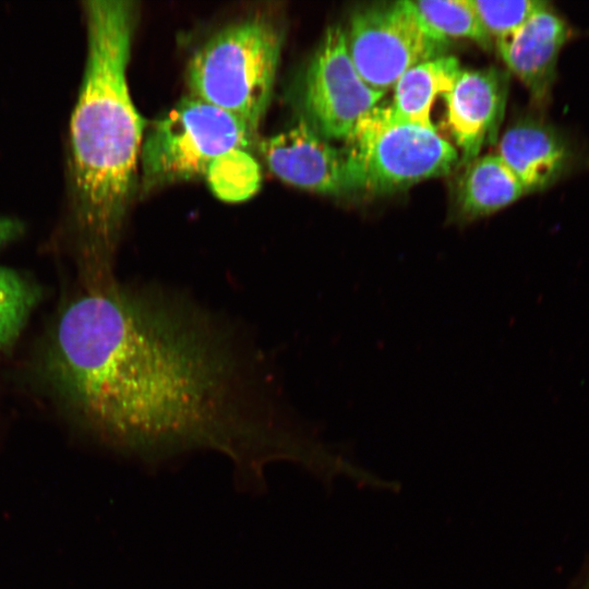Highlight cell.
<instances>
[{
  "mask_svg": "<svg viewBox=\"0 0 589 589\" xmlns=\"http://www.w3.org/2000/svg\"><path fill=\"white\" fill-rule=\"evenodd\" d=\"M38 300L33 281L0 265V349L17 338Z\"/></svg>",
  "mask_w": 589,
  "mask_h": 589,
  "instance_id": "2e32d148",
  "label": "cell"
},
{
  "mask_svg": "<svg viewBox=\"0 0 589 589\" xmlns=\"http://www.w3.org/2000/svg\"><path fill=\"white\" fill-rule=\"evenodd\" d=\"M259 147L268 168L289 184L329 196L353 193L344 149L302 120Z\"/></svg>",
  "mask_w": 589,
  "mask_h": 589,
  "instance_id": "ba28073f",
  "label": "cell"
},
{
  "mask_svg": "<svg viewBox=\"0 0 589 589\" xmlns=\"http://www.w3.org/2000/svg\"><path fill=\"white\" fill-rule=\"evenodd\" d=\"M471 2L484 29L495 40L513 33L537 12L549 7L548 2L540 0H471Z\"/></svg>",
  "mask_w": 589,
  "mask_h": 589,
  "instance_id": "e0dca14e",
  "label": "cell"
},
{
  "mask_svg": "<svg viewBox=\"0 0 589 589\" xmlns=\"http://www.w3.org/2000/svg\"><path fill=\"white\" fill-rule=\"evenodd\" d=\"M527 193L544 190L566 171L570 159L565 139L550 124L524 119L500 139L497 153Z\"/></svg>",
  "mask_w": 589,
  "mask_h": 589,
  "instance_id": "8fae6325",
  "label": "cell"
},
{
  "mask_svg": "<svg viewBox=\"0 0 589 589\" xmlns=\"http://www.w3.org/2000/svg\"><path fill=\"white\" fill-rule=\"evenodd\" d=\"M251 358L200 306L113 280L85 286L63 310L50 370L84 424L124 456L152 468L216 450L239 486L263 491L267 465L313 471L324 446L275 408Z\"/></svg>",
  "mask_w": 589,
  "mask_h": 589,
  "instance_id": "6da1fadb",
  "label": "cell"
},
{
  "mask_svg": "<svg viewBox=\"0 0 589 589\" xmlns=\"http://www.w3.org/2000/svg\"><path fill=\"white\" fill-rule=\"evenodd\" d=\"M461 71L459 60L447 55L410 68L394 84L390 107L410 122L436 129L431 120L433 101L452 91Z\"/></svg>",
  "mask_w": 589,
  "mask_h": 589,
  "instance_id": "4fadbf2b",
  "label": "cell"
},
{
  "mask_svg": "<svg viewBox=\"0 0 589 589\" xmlns=\"http://www.w3.org/2000/svg\"><path fill=\"white\" fill-rule=\"evenodd\" d=\"M507 89L508 74L491 67L461 71L452 91L443 95L447 125L460 151V165H469L484 144L496 141Z\"/></svg>",
  "mask_w": 589,
  "mask_h": 589,
  "instance_id": "9c48e42d",
  "label": "cell"
},
{
  "mask_svg": "<svg viewBox=\"0 0 589 589\" xmlns=\"http://www.w3.org/2000/svg\"><path fill=\"white\" fill-rule=\"evenodd\" d=\"M212 191L227 202H240L256 192L260 166L244 149L231 151L213 161L206 172Z\"/></svg>",
  "mask_w": 589,
  "mask_h": 589,
  "instance_id": "9a60e30c",
  "label": "cell"
},
{
  "mask_svg": "<svg viewBox=\"0 0 589 589\" xmlns=\"http://www.w3.org/2000/svg\"><path fill=\"white\" fill-rule=\"evenodd\" d=\"M284 38L279 23L263 14L221 27L188 61L189 95L232 115L256 133L271 104Z\"/></svg>",
  "mask_w": 589,
  "mask_h": 589,
  "instance_id": "3957f363",
  "label": "cell"
},
{
  "mask_svg": "<svg viewBox=\"0 0 589 589\" xmlns=\"http://www.w3.org/2000/svg\"><path fill=\"white\" fill-rule=\"evenodd\" d=\"M568 36L565 21L548 7L513 33L497 38L495 45L508 70L534 100L543 101L550 94L558 53Z\"/></svg>",
  "mask_w": 589,
  "mask_h": 589,
  "instance_id": "30bf717a",
  "label": "cell"
},
{
  "mask_svg": "<svg viewBox=\"0 0 589 589\" xmlns=\"http://www.w3.org/2000/svg\"><path fill=\"white\" fill-rule=\"evenodd\" d=\"M17 220L0 218V245L5 244L16 238L21 231Z\"/></svg>",
  "mask_w": 589,
  "mask_h": 589,
  "instance_id": "ac0fdd59",
  "label": "cell"
},
{
  "mask_svg": "<svg viewBox=\"0 0 589 589\" xmlns=\"http://www.w3.org/2000/svg\"><path fill=\"white\" fill-rule=\"evenodd\" d=\"M423 23L437 36L467 38L484 49H491L493 39L484 29L471 0L410 1Z\"/></svg>",
  "mask_w": 589,
  "mask_h": 589,
  "instance_id": "5bb4252c",
  "label": "cell"
},
{
  "mask_svg": "<svg viewBox=\"0 0 589 589\" xmlns=\"http://www.w3.org/2000/svg\"><path fill=\"white\" fill-rule=\"evenodd\" d=\"M255 135L238 118L188 94L147 124L140 153L141 189L148 192L206 176L218 157L250 149Z\"/></svg>",
  "mask_w": 589,
  "mask_h": 589,
  "instance_id": "5b68a950",
  "label": "cell"
},
{
  "mask_svg": "<svg viewBox=\"0 0 589 589\" xmlns=\"http://www.w3.org/2000/svg\"><path fill=\"white\" fill-rule=\"evenodd\" d=\"M567 589H589V557L585 558Z\"/></svg>",
  "mask_w": 589,
  "mask_h": 589,
  "instance_id": "d6986e66",
  "label": "cell"
},
{
  "mask_svg": "<svg viewBox=\"0 0 589 589\" xmlns=\"http://www.w3.org/2000/svg\"><path fill=\"white\" fill-rule=\"evenodd\" d=\"M86 57L68 136L64 223L85 284L115 280L112 263L139 187L147 121L127 70L137 2L85 0Z\"/></svg>",
  "mask_w": 589,
  "mask_h": 589,
  "instance_id": "7a4b0ae2",
  "label": "cell"
},
{
  "mask_svg": "<svg viewBox=\"0 0 589 589\" xmlns=\"http://www.w3.org/2000/svg\"><path fill=\"white\" fill-rule=\"evenodd\" d=\"M527 192L497 154L478 157L467 165L457 190V219L472 221L516 202Z\"/></svg>",
  "mask_w": 589,
  "mask_h": 589,
  "instance_id": "7c38bea8",
  "label": "cell"
},
{
  "mask_svg": "<svg viewBox=\"0 0 589 589\" xmlns=\"http://www.w3.org/2000/svg\"><path fill=\"white\" fill-rule=\"evenodd\" d=\"M345 36L358 73L381 92L394 86L410 68L444 55L450 43L423 23L410 1L357 9Z\"/></svg>",
  "mask_w": 589,
  "mask_h": 589,
  "instance_id": "8992f818",
  "label": "cell"
},
{
  "mask_svg": "<svg viewBox=\"0 0 589 589\" xmlns=\"http://www.w3.org/2000/svg\"><path fill=\"white\" fill-rule=\"evenodd\" d=\"M353 192L385 194L449 173L459 152L436 129L410 122L389 106L364 115L342 147Z\"/></svg>",
  "mask_w": 589,
  "mask_h": 589,
  "instance_id": "277c9868",
  "label": "cell"
},
{
  "mask_svg": "<svg viewBox=\"0 0 589 589\" xmlns=\"http://www.w3.org/2000/svg\"><path fill=\"white\" fill-rule=\"evenodd\" d=\"M386 92L370 87L348 53L345 29L328 26L298 79V119L328 141H346L359 120Z\"/></svg>",
  "mask_w": 589,
  "mask_h": 589,
  "instance_id": "52a82bcc",
  "label": "cell"
}]
</instances>
